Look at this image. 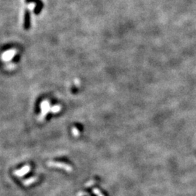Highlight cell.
<instances>
[{"mask_svg":"<svg viewBox=\"0 0 196 196\" xmlns=\"http://www.w3.org/2000/svg\"><path fill=\"white\" fill-rule=\"evenodd\" d=\"M59 111H60V107H58V106H55V107H54V108H52V111L53 113H57V112H58Z\"/></svg>","mask_w":196,"mask_h":196,"instance_id":"cell-8","label":"cell"},{"mask_svg":"<svg viewBox=\"0 0 196 196\" xmlns=\"http://www.w3.org/2000/svg\"><path fill=\"white\" fill-rule=\"evenodd\" d=\"M30 27V12L28 10H26L25 12V20H24V28L28 29Z\"/></svg>","mask_w":196,"mask_h":196,"instance_id":"cell-3","label":"cell"},{"mask_svg":"<svg viewBox=\"0 0 196 196\" xmlns=\"http://www.w3.org/2000/svg\"><path fill=\"white\" fill-rule=\"evenodd\" d=\"M47 165L50 167H55V168H59L62 169L63 170L66 171L68 172H71L73 170L72 167L69 165H68L65 163H61V162H57V161H49L47 163Z\"/></svg>","mask_w":196,"mask_h":196,"instance_id":"cell-1","label":"cell"},{"mask_svg":"<svg viewBox=\"0 0 196 196\" xmlns=\"http://www.w3.org/2000/svg\"><path fill=\"white\" fill-rule=\"evenodd\" d=\"M12 55H13V52H8L5 53V54L4 55V58L5 60H9L10 57H12Z\"/></svg>","mask_w":196,"mask_h":196,"instance_id":"cell-5","label":"cell"},{"mask_svg":"<svg viewBox=\"0 0 196 196\" xmlns=\"http://www.w3.org/2000/svg\"><path fill=\"white\" fill-rule=\"evenodd\" d=\"M37 180H38V178H37L36 177H31V178L25 179V180L23 181V183L25 186H29V185L33 184V183L36 182Z\"/></svg>","mask_w":196,"mask_h":196,"instance_id":"cell-4","label":"cell"},{"mask_svg":"<svg viewBox=\"0 0 196 196\" xmlns=\"http://www.w3.org/2000/svg\"><path fill=\"white\" fill-rule=\"evenodd\" d=\"M92 192H93V193H94V194H95V195H98V196H103L102 194L100 193V190L95 188V189H94L93 190H92Z\"/></svg>","mask_w":196,"mask_h":196,"instance_id":"cell-6","label":"cell"},{"mask_svg":"<svg viewBox=\"0 0 196 196\" xmlns=\"http://www.w3.org/2000/svg\"><path fill=\"white\" fill-rule=\"evenodd\" d=\"M94 183H95V181H94V180H90V181H89V182L86 183V187H91L92 185H93Z\"/></svg>","mask_w":196,"mask_h":196,"instance_id":"cell-7","label":"cell"},{"mask_svg":"<svg viewBox=\"0 0 196 196\" xmlns=\"http://www.w3.org/2000/svg\"><path fill=\"white\" fill-rule=\"evenodd\" d=\"M31 171V166H28V165H26V166H24L23 167H22L20 169H18V170H15L14 172V175L16 177H23L26 174H27L28 172Z\"/></svg>","mask_w":196,"mask_h":196,"instance_id":"cell-2","label":"cell"},{"mask_svg":"<svg viewBox=\"0 0 196 196\" xmlns=\"http://www.w3.org/2000/svg\"><path fill=\"white\" fill-rule=\"evenodd\" d=\"M72 131H73V134L74 136H78V134H79V133H78V129H76V128H73V130H72Z\"/></svg>","mask_w":196,"mask_h":196,"instance_id":"cell-9","label":"cell"},{"mask_svg":"<svg viewBox=\"0 0 196 196\" xmlns=\"http://www.w3.org/2000/svg\"><path fill=\"white\" fill-rule=\"evenodd\" d=\"M89 195L88 193H84V192H81V193H79L78 194V196H87Z\"/></svg>","mask_w":196,"mask_h":196,"instance_id":"cell-10","label":"cell"}]
</instances>
